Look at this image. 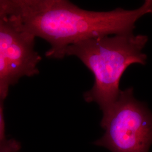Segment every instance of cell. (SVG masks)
<instances>
[{"instance_id":"2","label":"cell","mask_w":152,"mask_h":152,"mask_svg":"<svg viewBox=\"0 0 152 152\" xmlns=\"http://www.w3.org/2000/svg\"><path fill=\"white\" fill-rule=\"evenodd\" d=\"M148 41L147 36L133 33L90 38L65 49L64 58H78L94 77L92 88L83 94L85 102L97 104L103 114L107 113L119 98L120 80L127 68L146 64L142 50Z\"/></svg>"},{"instance_id":"1","label":"cell","mask_w":152,"mask_h":152,"mask_svg":"<svg viewBox=\"0 0 152 152\" xmlns=\"http://www.w3.org/2000/svg\"><path fill=\"white\" fill-rule=\"evenodd\" d=\"M1 9L16 29L50 44L47 58L61 59L65 49L83 40L133 33L137 21L152 14V0L132 10L88 11L66 0H4Z\"/></svg>"},{"instance_id":"4","label":"cell","mask_w":152,"mask_h":152,"mask_svg":"<svg viewBox=\"0 0 152 152\" xmlns=\"http://www.w3.org/2000/svg\"><path fill=\"white\" fill-rule=\"evenodd\" d=\"M35 38L14 27L0 16V97L5 99L9 88L24 77L39 72L41 56L34 49Z\"/></svg>"},{"instance_id":"5","label":"cell","mask_w":152,"mask_h":152,"mask_svg":"<svg viewBox=\"0 0 152 152\" xmlns=\"http://www.w3.org/2000/svg\"><path fill=\"white\" fill-rule=\"evenodd\" d=\"M5 99L0 97V152H19L21 145L14 139H8L5 135L4 104Z\"/></svg>"},{"instance_id":"3","label":"cell","mask_w":152,"mask_h":152,"mask_svg":"<svg viewBox=\"0 0 152 152\" xmlns=\"http://www.w3.org/2000/svg\"><path fill=\"white\" fill-rule=\"evenodd\" d=\"M103 136L97 146L111 152H149L152 144V112L134 96L132 87L121 90L119 98L103 114Z\"/></svg>"}]
</instances>
